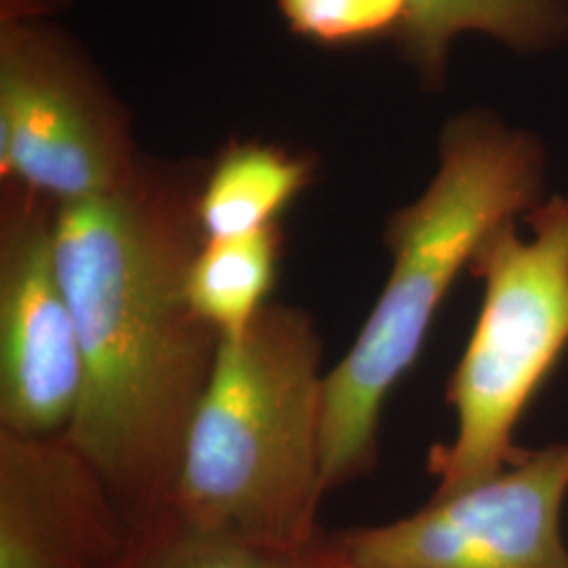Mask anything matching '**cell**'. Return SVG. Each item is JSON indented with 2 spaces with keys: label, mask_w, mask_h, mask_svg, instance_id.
<instances>
[{
  "label": "cell",
  "mask_w": 568,
  "mask_h": 568,
  "mask_svg": "<svg viewBox=\"0 0 568 568\" xmlns=\"http://www.w3.org/2000/svg\"><path fill=\"white\" fill-rule=\"evenodd\" d=\"M203 175L143 161L119 190L58 204L55 253L81 339V400L63 432L135 530L169 508L222 335L187 274L204 243Z\"/></svg>",
  "instance_id": "1"
},
{
  "label": "cell",
  "mask_w": 568,
  "mask_h": 568,
  "mask_svg": "<svg viewBox=\"0 0 568 568\" xmlns=\"http://www.w3.org/2000/svg\"><path fill=\"white\" fill-rule=\"evenodd\" d=\"M544 182L546 150L535 135L487 112L448 121L434 180L387 222L386 284L326 371V493L377 467L387 398L417 363L453 284L490 232L544 203Z\"/></svg>",
  "instance_id": "2"
},
{
  "label": "cell",
  "mask_w": 568,
  "mask_h": 568,
  "mask_svg": "<svg viewBox=\"0 0 568 568\" xmlns=\"http://www.w3.org/2000/svg\"><path fill=\"white\" fill-rule=\"evenodd\" d=\"M326 371L312 314L270 302L222 337L187 429L169 508L274 548H304L325 528Z\"/></svg>",
  "instance_id": "3"
},
{
  "label": "cell",
  "mask_w": 568,
  "mask_h": 568,
  "mask_svg": "<svg viewBox=\"0 0 568 568\" xmlns=\"http://www.w3.org/2000/svg\"><path fill=\"white\" fill-rule=\"evenodd\" d=\"M516 222L499 225L467 272L483 283V304L447 384L457 432L434 445L432 497L474 487L518 464L516 429L568 349V196L556 194Z\"/></svg>",
  "instance_id": "4"
},
{
  "label": "cell",
  "mask_w": 568,
  "mask_h": 568,
  "mask_svg": "<svg viewBox=\"0 0 568 568\" xmlns=\"http://www.w3.org/2000/svg\"><path fill=\"white\" fill-rule=\"evenodd\" d=\"M142 156L126 121L55 34L9 23L0 37V175L55 204L129 182Z\"/></svg>",
  "instance_id": "5"
},
{
  "label": "cell",
  "mask_w": 568,
  "mask_h": 568,
  "mask_svg": "<svg viewBox=\"0 0 568 568\" xmlns=\"http://www.w3.org/2000/svg\"><path fill=\"white\" fill-rule=\"evenodd\" d=\"M568 443L386 525L337 530L349 568H568Z\"/></svg>",
  "instance_id": "6"
},
{
  "label": "cell",
  "mask_w": 568,
  "mask_h": 568,
  "mask_svg": "<svg viewBox=\"0 0 568 568\" xmlns=\"http://www.w3.org/2000/svg\"><path fill=\"white\" fill-rule=\"evenodd\" d=\"M58 204L2 183L0 429L63 434L84 379L81 339L55 253Z\"/></svg>",
  "instance_id": "7"
},
{
  "label": "cell",
  "mask_w": 568,
  "mask_h": 568,
  "mask_svg": "<svg viewBox=\"0 0 568 568\" xmlns=\"http://www.w3.org/2000/svg\"><path fill=\"white\" fill-rule=\"evenodd\" d=\"M133 528L65 434L0 429V568H112Z\"/></svg>",
  "instance_id": "8"
},
{
  "label": "cell",
  "mask_w": 568,
  "mask_h": 568,
  "mask_svg": "<svg viewBox=\"0 0 568 568\" xmlns=\"http://www.w3.org/2000/svg\"><path fill=\"white\" fill-rule=\"evenodd\" d=\"M480 32L518 51H544L568 41V0H406L400 42L424 81L440 84L448 47Z\"/></svg>",
  "instance_id": "9"
},
{
  "label": "cell",
  "mask_w": 568,
  "mask_h": 568,
  "mask_svg": "<svg viewBox=\"0 0 568 568\" xmlns=\"http://www.w3.org/2000/svg\"><path fill=\"white\" fill-rule=\"evenodd\" d=\"M312 163L265 143H234L204 175L196 213L204 239H227L276 225L312 180Z\"/></svg>",
  "instance_id": "10"
},
{
  "label": "cell",
  "mask_w": 568,
  "mask_h": 568,
  "mask_svg": "<svg viewBox=\"0 0 568 568\" xmlns=\"http://www.w3.org/2000/svg\"><path fill=\"white\" fill-rule=\"evenodd\" d=\"M112 568H345V558L333 532L304 548H274L166 508L131 532Z\"/></svg>",
  "instance_id": "11"
},
{
  "label": "cell",
  "mask_w": 568,
  "mask_h": 568,
  "mask_svg": "<svg viewBox=\"0 0 568 568\" xmlns=\"http://www.w3.org/2000/svg\"><path fill=\"white\" fill-rule=\"evenodd\" d=\"M281 243L278 225L241 236L204 239L187 274V297L222 337L241 335L272 302Z\"/></svg>",
  "instance_id": "12"
},
{
  "label": "cell",
  "mask_w": 568,
  "mask_h": 568,
  "mask_svg": "<svg viewBox=\"0 0 568 568\" xmlns=\"http://www.w3.org/2000/svg\"><path fill=\"white\" fill-rule=\"evenodd\" d=\"M278 7L295 34L325 44L398 34L406 13V0H278Z\"/></svg>",
  "instance_id": "13"
},
{
  "label": "cell",
  "mask_w": 568,
  "mask_h": 568,
  "mask_svg": "<svg viewBox=\"0 0 568 568\" xmlns=\"http://www.w3.org/2000/svg\"><path fill=\"white\" fill-rule=\"evenodd\" d=\"M345 568H349V567H347V562H345Z\"/></svg>",
  "instance_id": "14"
}]
</instances>
